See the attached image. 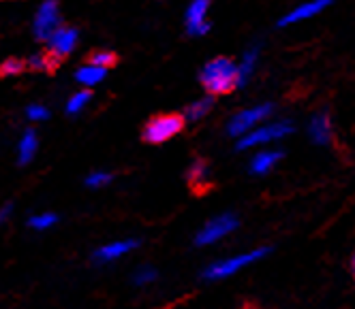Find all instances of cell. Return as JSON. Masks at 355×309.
<instances>
[{"label":"cell","instance_id":"obj_1","mask_svg":"<svg viewBox=\"0 0 355 309\" xmlns=\"http://www.w3.org/2000/svg\"><path fill=\"white\" fill-rule=\"evenodd\" d=\"M201 86L206 88L210 96L227 94L238 86V71L236 62L230 58H214L201 68Z\"/></svg>","mask_w":355,"mask_h":309},{"label":"cell","instance_id":"obj_2","mask_svg":"<svg viewBox=\"0 0 355 309\" xmlns=\"http://www.w3.org/2000/svg\"><path fill=\"white\" fill-rule=\"evenodd\" d=\"M184 128V118L180 113H165L152 118L144 128V139L148 143H165L173 139Z\"/></svg>","mask_w":355,"mask_h":309},{"label":"cell","instance_id":"obj_3","mask_svg":"<svg viewBox=\"0 0 355 309\" xmlns=\"http://www.w3.org/2000/svg\"><path fill=\"white\" fill-rule=\"evenodd\" d=\"M293 133V126L291 122H268V124H261L257 128H252L250 133H246L244 137H240V147L246 149V147H257V145H268V143H274L278 139H283L287 135Z\"/></svg>","mask_w":355,"mask_h":309},{"label":"cell","instance_id":"obj_4","mask_svg":"<svg viewBox=\"0 0 355 309\" xmlns=\"http://www.w3.org/2000/svg\"><path fill=\"white\" fill-rule=\"evenodd\" d=\"M270 250L268 247H257L252 252H246V254H238V256H232V259H225V261H218L214 265H210L206 269V277L208 279H225V277H232L234 273H238L240 269L257 263L259 259L268 254Z\"/></svg>","mask_w":355,"mask_h":309},{"label":"cell","instance_id":"obj_5","mask_svg":"<svg viewBox=\"0 0 355 309\" xmlns=\"http://www.w3.org/2000/svg\"><path fill=\"white\" fill-rule=\"evenodd\" d=\"M272 113V105H255V107H248L238 111L230 124H227V131H230L232 137H244L246 133H250L252 128L261 126L268 115Z\"/></svg>","mask_w":355,"mask_h":309},{"label":"cell","instance_id":"obj_6","mask_svg":"<svg viewBox=\"0 0 355 309\" xmlns=\"http://www.w3.org/2000/svg\"><path fill=\"white\" fill-rule=\"evenodd\" d=\"M236 228H238L236 216H232V214L216 216L210 222H206V226L199 230L197 237H195V243L197 245H212V243L220 241L223 237H227L230 233H234Z\"/></svg>","mask_w":355,"mask_h":309},{"label":"cell","instance_id":"obj_7","mask_svg":"<svg viewBox=\"0 0 355 309\" xmlns=\"http://www.w3.org/2000/svg\"><path fill=\"white\" fill-rule=\"evenodd\" d=\"M33 28H35L37 39H41V41H49V37L60 28V9L54 0H45V3L37 9Z\"/></svg>","mask_w":355,"mask_h":309},{"label":"cell","instance_id":"obj_8","mask_svg":"<svg viewBox=\"0 0 355 309\" xmlns=\"http://www.w3.org/2000/svg\"><path fill=\"white\" fill-rule=\"evenodd\" d=\"M208 11H210V0H193L189 5L184 19L191 35H206L210 30Z\"/></svg>","mask_w":355,"mask_h":309},{"label":"cell","instance_id":"obj_9","mask_svg":"<svg viewBox=\"0 0 355 309\" xmlns=\"http://www.w3.org/2000/svg\"><path fill=\"white\" fill-rule=\"evenodd\" d=\"M334 0H309V3H302L300 7H295L293 11H289L281 21V26H291V24H300L304 19H311L315 15H319L321 11H325Z\"/></svg>","mask_w":355,"mask_h":309},{"label":"cell","instance_id":"obj_10","mask_svg":"<svg viewBox=\"0 0 355 309\" xmlns=\"http://www.w3.org/2000/svg\"><path fill=\"white\" fill-rule=\"evenodd\" d=\"M309 137L313 143L317 145H329L334 139V128H332V120L325 111L315 113L313 120L309 122Z\"/></svg>","mask_w":355,"mask_h":309},{"label":"cell","instance_id":"obj_11","mask_svg":"<svg viewBox=\"0 0 355 309\" xmlns=\"http://www.w3.org/2000/svg\"><path fill=\"white\" fill-rule=\"evenodd\" d=\"M75 45H78V30L75 28H64V26H60V28L49 37V51H52L56 58L69 56L75 49Z\"/></svg>","mask_w":355,"mask_h":309},{"label":"cell","instance_id":"obj_12","mask_svg":"<svg viewBox=\"0 0 355 309\" xmlns=\"http://www.w3.org/2000/svg\"><path fill=\"white\" fill-rule=\"evenodd\" d=\"M139 245V241L135 239H124V241H114V243H107L103 247H98L94 252V259L98 263H112V261H118L120 256L129 254L131 250H135Z\"/></svg>","mask_w":355,"mask_h":309},{"label":"cell","instance_id":"obj_13","mask_svg":"<svg viewBox=\"0 0 355 309\" xmlns=\"http://www.w3.org/2000/svg\"><path fill=\"white\" fill-rule=\"evenodd\" d=\"M281 158H283L281 151H272V149L257 151L255 156H252V160H250V171L255 175H266L276 167V162Z\"/></svg>","mask_w":355,"mask_h":309},{"label":"cell","instance_id":"obj_14","mask_svg":"<svg viewBox=\"0 0 355 309\" xmlns=\"http://www.w3.org/2000/svg\"><path fill=\"white\" fill-rule=\"evenodd\" d=\"M257 60H259V49L257 47H250L246 54L242 56L240 64H236V71H238V86H244L248 79L252 71H255L257 66Z\"/></svg>","mask_w":355,"mask_h":309},{"label":"cell","instance_id":"obj_15","mask_svg":"<svg viewBox=\"0 0 355 309\" xmlns=\"http://www.w3.org/2000/svg\"><path fill=\"white\" fill-rule=\"evenodd\" d=\"M189 184L195 190H204L210 186V169L204 160H195L189 169Z\"/></svg>","mask_w":355,"mask_h":309},{"label":"cell","instance_id":"obj_16","mask_svg":"<svg viewBox=\"0 0 355 309\" xmlns=\"http://www.w3.org/2000/svg\"><path fill=\"white\" fill-rule=\"evenodd\" d=\"M39 149V139L35 135V131H26L24 137L19 139V145H17V156H19V162L26 165L35 158V153Z\"/></svg>","mask_w":355,"mask_h":309},{"label":"cell","instance_id":"obj_17","mask_svg":"<svg viewBox=\"0 0 355 309\" xmlns=\"http://www.w3.org/2000/svg\"><path fill=\"white\" fill-rule=\"evenodd\" d=\"M105 68H101V66H94V64H86V66H82L80 71H78V82L82 84V86H86V88H92V86H96V84H101L105 79Z\"/></svg>","mask_w":355,"mask_h":309},{"label":"cell","instance_id":"obj_18","mask_svg":"<svg viewBox=\"0 0 355 309\" xmlns=\"http://www.w3.org/2000/svg\"><path fill=\"white\" fill-rule=\"evenodd\" d=\"M214 105V100L212 98H201V100H195L193 105H189L187 113H184V120H191V122H197L201 118H206L210 113Z\"/></svg>","mask_w":355,"mask_h":309},{"label":"cell","instance_id":"obj_19","mask_svg":"<svg viewBox=\"0 0 355 309\" xmlns=\"http://www.w3.org/2000/svg\"><path fill=\"white\" fill-rule=\"evenodd\" d=\"M90 92L88 90H80V92H75L69 100H67V111L71 113V115H78V113H82L84 109H86V105L90 102Z\"/></svg>","mask_w":355,"mask_h":309},{"label":"cell","instance_id":"obj_20","mask_svg":"<svg viewBox=\"0 0 355 309\" xmlns=\"http://www.w3.org/2000/svg\"><path fill=\"white\" fill-rule=\"evenodd\" d=\"M88 64H94V66H101V68H110L116 64V54H112V51L107 49H101V51H94V54L90 56V62Z\"/></svg>","mask_w":355,"mask_h":309},{"label":"cell","instance_id":"obj_21","mask_svg":"<svg viewBox=\"0 0 355 309\" xmlns=\"http://www.w3.org/2000/svg\"><path fill=\"white\" fill-rule=\"evenodd\" d=\"M56 216L54 214H37L31 218V228L35 230H47V228H52L56 224Z\"/></svg>","mask_w":355,"mask_h":309},{"label":"cell","instance_id":"obj_22","mask_svg":"<svg viewBox=\"0 0 355 309\" xmlns=\"http://www.w3.org/2000/svg\"><path fill=\"white\" fill-rule=\"evenodd\" d=\"M112 182V173L107 171H94L86 177V184L90 188H101V186H107Z\"/></svg>","mask_w":355,"mask_h":309},{"label":"cell","instance_id":"obj_23","mask_svg":"<svg viewBox=\"0 0 355 309\" xmlns=\"http://www.w3.org/2000/svg\"><path fill=\"white\" fill-rule=\"evenodd\" d=\"M24 71V62L21 60H17V58H9V60H5L3 62V66H0V75H9V77H13V75H19Z\"/></svg>","mask_w":355,"mask_h":309},{"label":"cell","instance_id":"obj_24","mask_svg":"<svg viewBox=\"0 0 355 309\" xmlns=\"http://www.w3.org/2000/svg\"><path fill=\"white\" fill-rule=\"evenodd\" d=\"M155 279H157V271L150 269V267H141L135 273V284L137 286H146V284H150V281H155Z\"/></svg>","mask_w":355,"mask_h":309},{"label":"cell","instance_id":"obj_25","mask_svg":"<svg viewBox=\"0 0 355 309\" xmlns=\"http://www.w3.org/2000/svg\"><path fill=\"white\" fill-rule=\"evenodd\" d=\"M47 115H49V111H47L43 105H37V102L26 109V118H28L31 122H43V120H47Z\"/></svg>","mask_w":355,"mask_h":309},{"label":"cell","instance_id":"obj_26","mask_svg":"<svg viewBox=\"0 0 355 309\" xmlns=\"http://www.w3.org/2000/svg\"><path fill=\"white\" fill-rule=\"evenodd\" d=\"M33 71H45V68H49V58L47 56H43V54H35V56H31V60L26 62Z\"/></svg>","mask_w":355,"mask_h":309},{"label":"cell","instance_id":"obj_27","mask_svg":"<svg viewBox=\"0 0 355 309\" xmlns=\"http://www.w3.org/2000/svg\"><path fill=\"white\" fill-rule=\"evenodd\" d=\"M11 212H13V207H11V205H5V207L3 209H0V224H3L9 216H11Z\"/></svg>","mask_w":355,"mask_h":309}]
</instances>
